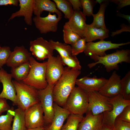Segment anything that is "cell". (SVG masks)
<instances>
[{
    "label": "cell",
    "instance_id": "3957f363",
    "mask_svg": "<svg viewBox=\"0 0 130 130\" xmlns=\"http://www.w3.org/2000/svg\"><path fill=\"white\" fill-rule=\"evenodd\" d=\"M16 93V105L25 111L31 106L40 102L38 90L22 82L12 81Z\"/></svg>",
    "mask_w": 130,
    "mask_h": 130
},
{
    "label": "cell",
    "instance_id": "cb8c5ba5",
    "mask_svg": "<svg viewBox=\"0 0 130 130\" xmlns=\"http://www.w3.org/2000/svg\"><path fill=\"white\" fill-rule=\"evenodd\" d=\"M30 69L29 61H28L15 67L11 68V74L15 80L22 82L28 75Z\"/></svg>",
    "mask_w": 130,
    "mask_h": 130
},
{
    "label": "cell",
    "instance_id": "ffe728a7",
    "mask_svg": "<svg viewBox=\"0 0 130 130\" xmlns=\"http://www.w3.org/2000/svg\"><path fill=\"white\" fill-rule=\"evenodd\" d=\"M86 115L79 123L77 130H99L103 124V113L93 115L87 111Z\"/></svg>",
    "mask_w": 130,
    "mask_h": 130
},
{
    "label": "cell",
    "instance_id": "836d02e7",
    "mask_svg": "<svg viewBox=\"0 0 130 130\" xmlns=\"http://www.w3.org/2000/svg\"><path fill=\"white\" fill-rule=\"evenodd\" d=\"M82 8L83 9L82 12L85 17L92 15L93 7L97 3L96 1L91 0H81Z\"/></svg>",
    "mask_w": 130,
    "mask_h": 130
},
{
    "label": "cell",
    "instance_id": "30bf717a",
    "mask_svg": "<svg viewBox=\"0 0 130 130\" xmlns=\"http://www.w3.org/2000/svg\"><path fill=\"white\" fill-rule=\"evenodd\" d=\"M130 43V42H128L124 43H114L111 41L103 40L96 42H89L86 43L84 52L85 55L90 58L95 56H103L106 54L105 52L107 50L119 48L121 46Z\"/></svg>",
    "mask_w": 130,
    "mask_h": 130
},
{
    "label": "cell",
    "instance_id": "4dcf8cb0",
    "mask_svg": "<svg viewBox=\"0 0 130 130\" xmlns=\"http://www.w3.org/2000/svg\"><path fill=\"white\" fill-rule=\"evenodd\" d=\"M84 117L83 115L71 114L61 130H77L79 124Z\"/></svg>",
    "mask_w": 130,
    "mask_h": 130
},
{
    "label": "cell",
    "instance_id": "f6af8a7d",
    "mask_svg": "<svg viewBox=\"0 0 130 130\" xmlns=\"http://www.w3.org/2000/svg\"><path fill=\"white\" fill-rule=\"evenodd\" d=\"M120 16L128 20L129 22L130 23V16L129 15H125L123 14H120Z\"/></svg>",
    "mask_w": 130,
    "mask_h": 130
},
{
    "label": "cell",
    "instance_id": "277c9868",
    "mask_svg": "<svg viewBox=\"0 0 130 130\" xmlns=\"http://www.w3.org/2000/svg\"><path fill=\"white\" fill-rule=\"evenodd\" d=\"M29 61L30 65L29 72L22 82L38 90L44 89L48 85L46 76L47 61L39 62L32 56Z\"/></svg>",
    "mask_w": 130,
    "mask_h": 130
},
{
    "label": "cell",
    "instance_id": "8d00e7d4",
    "mask_svg": "<svg viewBox=\"0 0 130 130\" xmlns=\"http://www.w3.org/2000/svg\"><path fill=\"white\" fill-rule=\"evenodd\" d=\"M114 130H130V123L116 119Z\"/></svg>",
    "mask_w": 130,
    "mask_h": 130
},
{
    "label": "cell",
    "instance_id": "ab89813d",
    "mask_svg": "<svg viewBox=\"0 0 130 130\" xmlns=\"http://www.w3.org/2000/svg\"><path fill=\"white\" fill-rule=\"evenodd\" d=\"M71 3L74 11H80L82 8L81 0H69Z\"/></svg>",
    "mask_w": 130,
    "mask_h": 130
},
{
    "label": "cell",
    "instance_id": "7a4b0ae2",
    "mask_svg": "<svg viewBox=\"0 0 130 130\" xmlns=\"http://www.w3.org/2000/svg\"><path fill=\"white\" fill-rule=\"evenodd\" d=\"M95 62L87 65L91 69L98 64L104 65L106 71L110 72L114 70L119 69L118 64L123 62L130 63V51L129 49L117 50L116 52L103 56H95L90 58Z\"/></svg>",
    "mask_w": 130,
    "mask_h": 130
},
{
    "label": "cell",
    "instance_id": "5b68a950",
    "mask_svg": "<svg viewBox=\"0 0 130 130\" xmlns=\"http://www.w3.org/2000/svg\"><path fill=\"white\" fill-rule=\"evenodd\" d=\"M88 95L78 86L75 87L63 107L71 114L83 115L87 111Z\"/></svg>",
    "mask_w": 130,
    "mask_h": 130
},
{
    "label": "cell",
    "instance_id": "f35d334b",
    "mask_svg": "<svg viewBox=\"0 0 130 130\" xmlns=\"http://www.w3.org/2000/svg\"><path fill=\"white\" fill-rule=\"evenodd\" d=\"M10 108L6 99L0 98V115L2 113L8 111Z\"/></svg>",
    "mask_w": 130,
    "mask_h": 130
},
{
    "label": "cell",
    "instance_id": "7402d4cb",
    "mask_svg": "<svg viewBox=\"0 0 130 130\" xmlns=\"http://www.w3.org/2000/svg\"><path fill=\"white\" fill-rule=\"evenodd\" d=\"M55 13L58 16L62 17V13L57 8L55 3L50 0H34L33 13L36 16H40L44 11Z\"/></svg>",
    "mask_w": 130,
    "mask_h": 130
},
{
    "label": "cell",
    "instance_id": "b9f144b4",
    "mask_svg": "<svg viewBox=\"0 0 130 130\" xmlns=\"http://www.w3.org/2000/svg\"><path fill=\"white\" fill-rule=\"evenodd\" d=\"M19 0H0V6L12 5L17 6Z\"/></svg>",
    "mask_w": 130,
    "mask_h": 130
},
{
    "label": "cell",
    "instance_id": "e0dca14e",
    "mask_svg": "<svg viewBox=\"0 0 130 130\" xmlns=\"http://www.w3.org/2000/svg\"><path fill=\"white\" fill-rule=\"evenodd\" d=\"M31 56V53L24 46H16L12 51L6 64L11 68H15L29 61Z\"/></svg>",
    "mask_w": 130,
    "mask_h": 130
},
{
    "label": "cell",
    "instance_id": "7c38bea8",
    "mask_svg": "<svg viewBox=\"0 0 130 130\" xmlns=\"http://www.w3.org/2000/svg\"><path fill=\"white\" fill-rule=\"evenodd\" d=\"M46 76L48 84L54 85L62 75L64 67L59 55L53 56L48 58Z\"/></svg>",
    "mask_w": 130,
    "mask_h": 130
},
{
    "label": "cell",
    "instance_id": "f1b7e54d",
    "mask_svg": "<svg viewBox=\"0 0 130 130\" xmlns=\"http://www.w3.org/2000/svg\"><path fill=\"white\" fill-rule=\"evenodd\" d=\"M14 115L13 107L7 111V114L0 116V130H12L11 124Z\"/></svg>",
    "mask_w": 130,
    "mask_h": 130
},
{
    "label": "cell",
    "instance_id": "6da1fadb",
    "mask_svg": "<svg viewBox=\"0 0 130 130\" xmlns=\"http://www.w3.org/2000/svg\"><path fill=\"white\" fill-rule=\"evenodd\" d=\"M80 70L68 67H64L63 73L54 85L53 90L54 102L63 107L70 94L75 87L77 78Z\"/></svg>",
    "mask_w": 130,
    "mask_h": 130
},
{
    "label": "cell",
    "instance_id": "4316f807",
    "mask_svg": "<svg viewBox=\"0 0 130 130\" xmlns=\"http://www.w3.org/2000/svg\"><path fill=\"white\" fill-rule=\"evenodd\" d=\"M53 1L55 3L58 9L64 13L65 18L69 20L74 11L69 0H53Z\"/></svg>",
    "mask_w": 130,
    "mask_h": 130
},
{
    "label": "cell",
    "instance_id": "d4e9b609",
    "mask_svg": "<svg viewBox=\"0 0 130 130\" xmlns=\"http://www.w3.org/2000/svg\"><path fill=\"white\" fill-rule=\"evenodd\" d=\"M104 0L100 4V7L98 13L92 15L93 20L90 24L92 26L97 28H106L104 22V14L105 9L108 5V1Z\"/></svg>",
    "mask_w": 130,
    "mask_h": 130
},
{
    "label": "cell",
    "instance_id": "60d3db41",
    "mask_svg": "<svg viewBox=\"0 0 130 130\" xmlns=\"http://www.w3.org/2000/svg\"><path fill=\"white\" fill-rule=\"evenodd\" d=\"M110 1L113 2L118 5V8L120 9L130 4V0H110Z\"/></svg>",
    "mask_w": 130,
    "mask_h": 130
},
{
    "label": "cell",
    "instance_id": "9c48e42d",
    "mask_svg": "<svg viewBox=\"0 0 130 130\" xmlns=\"http://www.w3.org/2000/svg\"><path fill=\"white\" fill-rule=\"evenodd\" d=\"M29 50L37 60H44L53 56L54 50L51 43L42 37L30 41Z\"/></svg>",
    "mask_w": 130,
    "mask_h": 130
},
{
    "label": "cell",
    "instance_id": "ee69618b",
    "mask_svg": "<svg viewBox=\"0 0 130 130\" xmlns=\"http://www.w3.org/2000/svg\"><path fill=\"white\" fill-rule=\"evenodd\" d=\"M99 130H113L112 128L103 125Z\"/></svg>",
    "mask_w": 130,
    "mask_h": 130
},
{
    "label": "cell",
    "instance_id": "d6986e66",
    "mask_svg": "<svg viewBox=\"0 0 130 130\" xmlns=\"http://www.w3.org/2000/svg\"><path fill=\"white\" fill-rule=\"evenodd\" d=\"M54 116L51 123L44 127L45 130H61L64 123L71 114L65 108L54 102Z\"/></svg>",
    "mask_w": 130,
    "mask_h": 130
},
{
    "label": "cell",
    "instance_id": "8fae6325",
    "mask_svg": "<svg viewBox=\"0 0 130 130\" xmlns=\"http://www.w3.org/2000/svg\"><path fill=\"white\" fill-rule=\"evenodd\" d=\"M27 129L44 127V112L40 102L29 107L25 111Z\"/></svg>",
    "mask_w": 130,
    "mask_h": 130
},
{
    "label": "cell",
    "instance_id": "1f68e13d",
    "mask_svg": "<svg viewBox=\"0 0 130 130\" xmlns=\"http://www.w3.org/2000/svg\"><path fill=\"white\" fill-rule=\"evenodd\" d=\"M120 94L125 100H130V71L121 80Z\"/></svg>",
    "mask_w": 130,
    "mask_h": 130
},
{
    "label": "cell",
    "instance_id": "ac0fdd59",
    "mask_svg": "<svg viewBox=\"0 0 130 130\" xmlns=\"http://www.w3.org/2000/svg\"><path fill=\"white\" fill-rule=\"evenodd\" d=\"M19 10L12 14L8 21L16 17H23L26 24L31 26L32 23L34 0H19Z\"/></svg>",
    "mask_w": 130,
    "mask_h": 130
},
{
    "label": "cell",
    "instance_id": "f546056e",
    "mask_svg": "<svg viewBox=\"0 0 130 130\" xmlns=\"http://www.w3.org/2000/svg\"><path fill=\"white\" fill-rule=\"evenodd\" d=\"M63 40L66 44L71 45L82 38L71 29L67 22L63 26Z\"/></svg>",
    "mask_w": 130,
    "mask_h": 130
},
{
    "label": "cell",
    "instance_id": "5bb4252c",
    "mask_svg": "<svg viewBox=\"0 0 130 130\" xmlns=\"http://www.w3.org/2000/svg\"><path fill=\"white\" fill-rule=\"evenodd\" d=\"M12 78L11 74L8 73L2 68L0 69V80L3 86L0 98L9 99L12 102L13 105H16V93Z\"/></svg>",
    "mask_w": 130,
    "mask_h": 130
},
{
    "label": "cell",
    "instance_id": "603a6c76",
    "mask_svg": "<svg viewBox=\"0 0 130 130\" xmlns=\"http://www.w3.org/2000/svg\"><path fill=\"white\" fill-rule=\"evenodd\" d=\"M109 30L106 28H97L87 24L83 38L87 43L97 39L102 40L109 37Z\"/></svg>",
    "mask_w": 130,
    "mask_h": 130
},
{
    "label": "cell",
    "instance_id": "44dd1931",
    "mask_svg": "<svg viewBox=\"0 0 130 130\" xmlns=\"http://www.w3.org/2000/svg\"><path fill=\"white\" fill-rule=\"evenodd\" d=\"M86 17L80 11H74L73 15L67 23L71 29L83 38L87 24Z\"/></svg>",
    "mask_w": 130,
    "mask_h": 130
},
{
    "label": "cell",
    "instance_id": "8992f818",
    "mask_svg": "<svg viewBox=\"0 0 130 130\" xmlns=\"http://www.w3.org/2000/svg\"><path fill=\"white\" fill-rule=\"evenodd\" d=\"M54 85L48 84L44 89L38 90L40 102L44 112L45 125L50 124L54 116L53 90Z\"/></svg>",
    "mask_w": 130,
    "mask_h": 130
},
{
    "label": "cell",
    "instance_id": "d6a6232c",
    "mask_svg": "<svg viewBox=\"0 0 130 130\" xmlns=\"http://www.w3.org/2000/svg\"><path fill=\"white\" fill-rule=\"evenodd\" d=\"M59 56L64 65H66L67 67L74 69L80 70H81V66L76 56L72 55L67 57Z\"/></svg>",
    "mask_w": 130,
    "mask_h": 130
},
{
    "label": "cell",
    "instance_id": "9a60e30c",
    "mask_svg": "<svg viewBox=\"0 0 130 130\" xmlns=\"http://www.w3.org/2000/svg\"><path fill=\"white\" fill-rule=\"evenodd\" d=\"M108 80L102 77L98 78L95 76L92 78L85 76L77 79L76 84L87 94L93 91H99Z\"/></svg>",
    "mask_w": 130,
    "mask_h": 130
},
{
    "label": "cell",
    "instance_id": "7dc6e473",
    "mask_svg": "<svg viewBox=\"0 0 130 130\" xmlns=\"http://www.w3.org/2000/svg\"><path fill=\"white\" fill-rule=\"evenodd\" d=\"M1 47V46H0V47Z\"/></svg>",
    "mask_w": 130,
    "mask_h": 130
},
{
    "label": "cell",
    "instance_id": "2e32d148",
    "mask_svg": "<svg viewBox=\"0 0 130 130\" xmlns=\"http://www.w3.org/2000/svg\"><path fill=\"white\" fill-rule=\"evenodd\" d=\"M120 76L114 71L106 83L98 91L101 94L110 98L120 94Z\"/></svg>",
    "mask_w": 130,
    "mask_h": 130
},
{
    "label": "cell",
    "instance_id": "c3c4849f",
    "mask_svg": "<svg viewBox=\"0 0 130 130\" xmlns=\"http://www.w3.org/2000/svg\"></svg>",
    "mask_w": 130,
    "mask_h": 130
},
{
    "label": "cell",
    "instance_id": "ba28073f",
    "mask_svg": "<svg viewBox=\"0 0 130 130\" xmlns=\"http://www.w3.org/2000/svg\"><path fill=\"white\" fill-rule=\"evenodd\" d=\"M87 94L88 101L87 111H91L93 115H97L112 110V106L110 98L101 94L98 91H92Z\"/></svg>",
    "mask_w": 130,
    "mask_h": 130
},
{
    "label": "cell",
    "instance_id": "d590c367",
    "mask_svg": "<svg viewBox=\"0 0 130 130\" xmlns=\"http://www.w3.org/2000/svg\"><path fill=\"white\" fill-rule=\"evenodd\" d=\"M12 51L10 47L8 46L0 48V69L6 64Z\"/></svg>",
    "mask_w": 130,
    "mask_h": 130
},
{
    "label": "cell",
    "instance_id": "52a82bcc",
    "mask_svg": "<svg viewBox=\"0 0 130 130\" xmlns=\"http://www.w3.org/2000/svg\"><path fill=\"white\" fill-rule=\"evenodd\" d=\"M110 100L112 108L110 111L103 113V124L111 128L114 130L116 119L126 107L130 105V100L125 99L120 94L110 98Z\"/></svg>",
    "mask_w": 130,
    "mask_h": 130
},
{
    "label": "cell",
    "instance_id": "74e56055",
    "mask_svg": "<svg viewBox=\"0 0 130 130\" xmlns=\"http://www.w3.org/2000/svg\"><path fill=\"white\" fill-rule=\"evenodd\" d=\"M116 119L130 123V105L126 107Z\"/></svg>",
    "mask_w": 130,
    "mask_h": 130
},
{
    "label": "cell",
    "instance_id": "7bdbcfd3",
    "mask_svg": "<svg viewBox=\"0 0 130 130\" xmlns=\"http://www.w3.org/2000/svg\"><path fill=\"white\" fill-rule=\"evenodd\" d=\"M130 26L123 24L122 25L121 29L120 30H117L116 32H112L111 36L113 37L115 35L118 34L123 32H130Z\"/></svg>",
    "mask_w": 130,
    "mask_h": 130
},
{
    "label": "cell",
    "instance_id": "484cf974",
    "mask_svg": "<svg viewBox=\"0 0 130 130\" xmlns=\"http://www.w3.org/2000/svg\"><path fill=\"white\" fill-rule=\"evenodd\" d=\"M12 130H26L25 111L18 108L14 110Z\"/></svg>",
    "mask_w": 130,
    "mask_h": 130
},
{
    "label": "cell",
    "instance_id": "83f0119b",
    "mask_svg": "<svg viewBox=\"0 0 130 130\" xmlns=\"http://www.w3.org/2000/svg\"><path fill=\"white\" fill-rule=\"evenodd\" d=\"M49 41L52 44L54 50L58 52L60 57H67L72 55L71 46L52 39L49 40Z\"/></svg>",
    "mask_w": 130,
    "mask_h": 130
},
{
    "label": "cell",
    "instance_id": "e575fe53",
    "mask_svg": "<svg viewBox=\"0 0 130 130\" xmlns=\"http://www.w3.org/2000/svg\"><path fill=\"white\" fill-rule=\"evenodd\" d=\"M86 42L84 39L81 38L71 45L72 55L76 56L84 52Z\"/></svg>",
    "mask_w": 130,
    "mask_h": 130
},
{
    "label": "cell",
    "instance_id": "bcb514c9",
    "mask_svg": "<svg viewBox=\"0 0 130 130\" xmlns=\"http://www.w3.org/2000/svg\"><path fill=\"white\" fill-rule=\"evenodd\" d=\"M26 130H45L44 127L33 129H27Z\"/></svg>",
    "mask_w": 130,
    "mask_h": 130
},
{
    "label": "cell",
    "instance_id": "4fadbf2b",
    "mask_svg": "<svg viewBox=\"0 0 130 130\" xmlns=\"http://www.w3.org/2000/svg\"><path fill=\"white\" fill-rule=\"evenodd\" d=\"M62 17L57 16L56 14H51L49 13L44 17L35 16L32 18L36 27L42 34H46L50 32H56L58 29L59 22Z\"/></svg>",
    "mask_w": 130,
    "mask_h": 130
}]
</instances>
